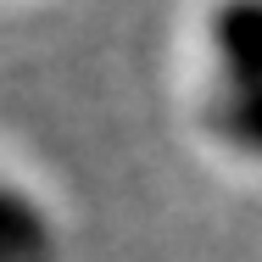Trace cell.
Segmentation results:
<instances>
[{"label": "cell", "instance_id": "obj_1", "mask_svg": "<svg viewBox=\"0 0 262 262\" xmlns=\"http://www.w3.org/2000/svg\"><path fill=\"white\" fill-rule=\"evenodd\" d=\"M212 51H217L212 128L234 151L262 157V0H217Z\"/></svg>", "mask_w": 262, "mask_h": 262}, {"label": "cell", "instance_id": "obj_2", "mask_svg": "<svg viewBox=\"0 0 262 262\" xmlns=\"http://www.w3.org/2000/svg\"><path fill=\"white\" fill-rule=\"evenodd\" d=\"M0 262H56V229L34 195L0 179Z\"/></svg>", "mask_w": 262, "mask_h": 262}]
</instances>
